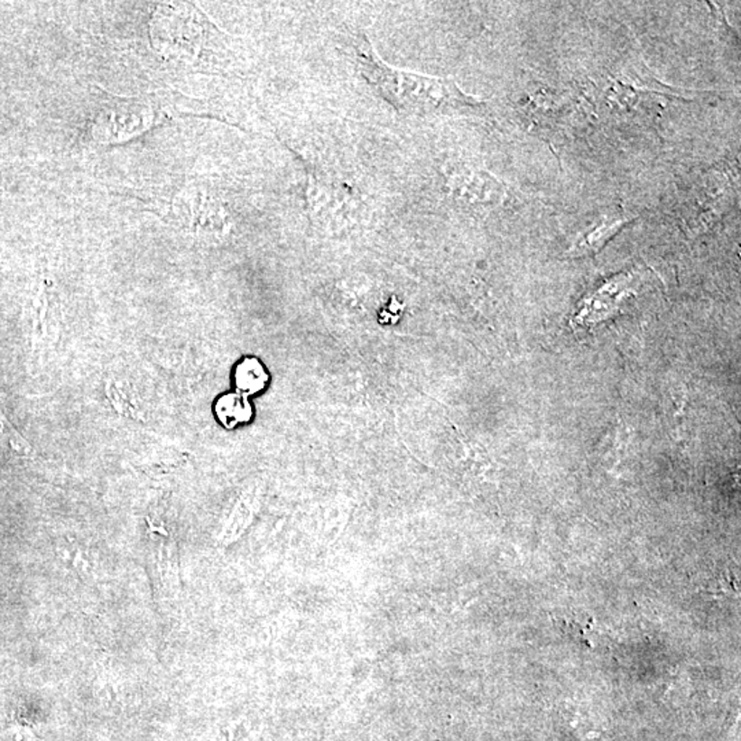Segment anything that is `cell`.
<instances>
[{"label":"cell","mask_w":741,"mask_h":741,"mask_svg":"<svg viewBox=\"0 0 741 741\" xmlns=\"http://www.w3.org/2000/svg\"><path fill=\"white\" fill-rule=\"evenodd\" d=\"M216 415L227 429H234L238 424L246 423L252 419L253 408L246 395L241 393H232V394L223 395L218 401Z\"/></svg>","instance_id":"2"},{"label":"cell","mask_w":741,"mask_h":741,"mask_svg":"<svg viewBox=\"0 0 741 741\" xmlns=\"http://www.w3.org/2000/svg\"><path fill=\"white\" fill-rule=\"evenodd\" d=\"M0 442L15 455L26 456L31 452V445L21 437L20 432L12 426L9 419L0 411Z\"/></svg>","instance_id":"5"},{"label":"cell","mask_w":741,"mask_h":741,"mask_svg":"<svg viewBox=\"0 0 741 741\" xmlns=\"http://www.w3.org/2000/svg\"><path fill=\"white\" fill-rule=\"evenodd\" d=\"M625 223H627V220H614L611 221V223H606L598 227V228L588 234L584 239L579 242V245L574 247L572 255H592V253L597 252V250H600V247L611 238V235L616 234V231H618L621 227H624Z\"/></svg>","instance_id":"4"},{"label":"cell","mask_w":741,"mask_h":741,"mask_svg":"<svg viewBox=\"0 0 741 741\" xmlns=\"http://www.w3.org/2000/svg\"><path fill=\"white\" fill-rule=\"evenodd\" d=\"M358 72L376 92L405 116L479 115L485 102L467 95L452 79L398 69L384 62L366 36L355 41Z\"/></svg>","instance_id":"1"},{"label":"cell","mask_w":741,"mask_h":741,"mask_svg":"<svg viewBox=\"0 0 741 741\" xmlns=\"http://www.w3.org/2000/svg\"><path fill=\"white\" fill-rule=\"evenodd\" d=\"M266 382H268V375H266L265 368L255 358H246L236 366L235 384L241 394H255L264 390Z\"/></svg>","instance_id":"3"}]
</instances>
